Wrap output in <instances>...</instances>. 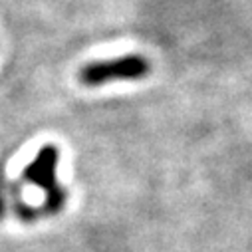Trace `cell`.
<instances>
[{"instance_id": "obj_1", "label": "cell", "mask_w": 252, "mask_h": 252, "mask_svg": "<svg viewBox=\"0 0 252 252\" xmlns=\"http://www.w3.org/2000/svg\"><path fill=\"white\" fill-rule=\"evenodd\" d=\"M151 62L141 54H123L113 60H97L82 66L78 80L86 88H99L109 82H137L147 78Z\"/></svg>"}, {"instance_id": "obj_2", "label": "cell", "mask_w": 252, "mask_h": 252, "mask_svg": "<svg viewBox=\"0 0 252 252\" xmlns=\"http://www.w3.org/2000/svg\"><path fill=\"white\" fill-rule=\"evenodd\" d=\"M56 165H58V147L56 145H44L36 159L26 167L24 177L38 187H44L48 191L50 203L54 207H60L64 203V191L56 185Z\"/></svg>"}]
</instances>
